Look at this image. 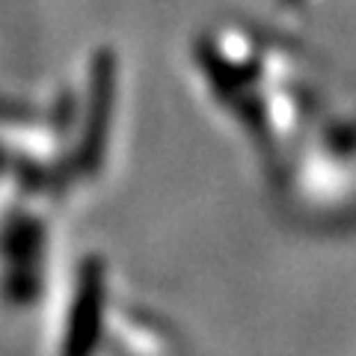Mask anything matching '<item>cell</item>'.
<instances>
[{
	"label": "cell",
	"instance_id": "cell-1",
	"mask_svg": "<svg viewBox=\"0 0 356 356\" xmlns=\"http://www.w3.org/2000/svg\"><path fill=\"white\" fill-rule=\"evenodd\" d=\"M107 306V270L98 255H86L77 267L74 297L69 306V324H65L60 356H95L104 327Z\"/></svg>",
	"mask_w": 356,
	"mask_h": 356
},
{
	"label": "cell",
	"instance_id": "cell-2",
	"mask_svg": "<svg viewBox=\"0 0 356 356\" xmlns=\"http://www.w3.org/2000/svg\"><path fill=\"white\" fill-rule=\"evenodd\" d=\"M113 57L102 51L92 60V74H89V107L81 146L74 152V166L83 175H95L104 163L107 134H110V113H113Z\"/></svg>",
	"mask_w": 356,
	"mask_h": 356
},
{
	"label": "cell",
	"instance_id": "cell-3",
	"mask_svg": "<svg viewBox=\"0 0 356 356\" xmlns=\"http://www.w3.org/2000/svg\"><path fill=\"white\" fill-rule=\"evenodd\" d=\"M44 229L36 217L13 214L0 229V250L13 264H36L42 252Z\"/></svg>",
	"mask_w": 356,
	"mask_h": 356
},
{
	"label": "cell",
	"instance_id": "cell-4",
	"mask_svg": "<svg viewBox=\"0 0 356 356\" xmlns=\"http://www.w3.org/2000/svg\"><path fill=\"white\" fill-rule=\"evenodd\" d=\"M42 285H39V273L36 264H13V270L6 276V297L13 303H33L39 297Z\"/></svg>",
	"mask_w": 356,
	"mask_h": 356
}]
</instances>
